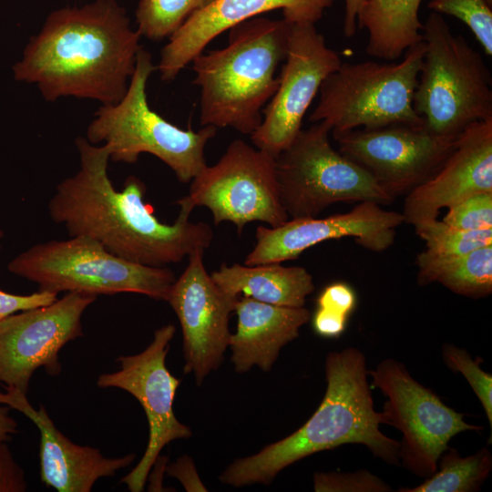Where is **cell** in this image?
<instances>
[{"mask_svg": "<svg viewBox=\"0 0 492 492\" xmlns=\"http://www.w3.org/2000/svg\"><path fill=\"white\" fill-rule=\"evenodd\" d=\"M76 146L79 169L56 186L48 203L51 220L70 237L93 239L118 257L152 267L180 262L196 250L210 247L212 230L205 222L190 220L195 207L188 196L177 201L175 221L163 223L145 202L147 189L140 179L129 176L121 191L114 188L105 145L78 137Z\"/></svg>", "mask_w": 492, "mask_h": 492, "instance_id": "1", "label": "cell"}, {"mask_svg": "<svg viewBox=\"0 0 492 492\" xmlns=\"http://www.w3.org/2000/svg\"><path fill=\"white\" fill-rule=\"evenodd\" d=\"M141 35L116 0H94L51 12L12 67L47 101L74 97L101 105L127 92Z\"/></svg>", "mask_w": 492, "mask_h": 492, "instance_id": "2", "label": "cell"}, {"mask_svg": "<svg viewBox=\"0 0 492 492\" xmlns=\"http://www.w3.org/2000/svg\"><path fill=\"white\" fill-rule=\"evenodd\" d=\"M367 376L359 349L331 352L325 361L326 391L309 420L292 435L234 461L220 480L235 487L268 485L288 466L345 444L365 446L375 457L399 466L400 443L380 430L384 417L374 409Z\"/></svg>", "mask_w": 492, "mask_h": 492, "instance_id": "3", "label": "cell"}, {"mask_svg": "<svg viewBox=\"0 0 492 492\" xmlns=\"http://www.w3.org/2000/svg\"><path fill=\"white\" fill-rule=\"evenodd\" d=\"M291 23L255 16L229 29L225 47L192 59L201 126L245 135L257 129L279 85L275 74L286 57Z\"/></svg>", "mask_w": 492, "mask_h": 492, "instance_id": "4", "label": "cell"}, {"mask_svg": "<svg viewBox=\"0 0 492 492\" xmlns=\"http://www.w3.org/2000/svg\"><path fill=\"white\" fill-rule=\"evenodd\" d=\"M155 69L150 53L141 47L126 94L116 104L101 105L86 138L105 145L115 162L134 164L140 154H151L169 166L180 182L188 183L207 165L205 147L217 128L184 129L152 110L146 88Z\"/></svg>", "mask_w": 492, "mask_h": 492, "instance_id": "5", "label": "cell"}, {"mask_svg": "<svg viewBox=\"0 0 492 492\" xmlns=\"http://www.w3.org/2000/svg\"><path fill=\"white\" fill-rule=\"evenodd\" d=\"M423 26L425 50L413 107L425 128L456 136L472 123L492 118V76L482 55L454 35L440 14L431 12Z\"/></svg>", "mask_w": 492, "mask_h": 492, "instance_id": "6", "label": "cell"}, {"mask_svg": "<svg viewBox=\"0 0 492 492\" xmlns=\"http://www.w3.org/2000/svg\"><path fill=\"white\" fill-rule=\"evenodd\" d=\"M425 50L422 40L400 62L342 63L323 81L310 121L326 123L333 135L392 125L424 127L413 97Z\"/></svg>", "mask_w": 492, "mask_h": 492, "instance_id": "7", "label": "cell"}, {"mask_svg": "<svg viewBox=\"0 0 492 492\" xmlns=\"http://www.w3.org/2000/svg\"><path fill=\"white\" fill-rule=\"evenodd\" d=\"M7 270L57 294L135 292L163 301L176 280L169 268L124 260L85 236L36 244L10 261Z\"/></svg>", "mask_w": 492, "mask_h": 492, "instance_id": "8", "label": "cell"}, {"mask_svg": "<svg viewBox=\"0 0 492 492\" xmlns=\"http://www.w3.org/2000/svg\"><path fill=\"white\" fill-rule=\"evenodd\" d=\"M330 127L321 121L301 129L275 158L282 206L289 219L317 217L339 202L388 205L387 194L364 169L331 145Z\"/></svg>", "mask_w": 492, "mask_h": 492, "instance_id": "9", "label": "cell"}, {"mask_svg": "<svg viewBox=\"0 0 492 492\" xmlns=\"http://www.w3.org/2000/svg\"><path fill=\"white\" fill-rule=\"evenodd\" d=\"M368 375L387 399L382 410L384 424L403 436L400 464L416 477L426 478L436 472L439 457L456 435L483 429L466 422L463 414L443 403L396 360H383L368 370Z\"/></svg>", "mask_w": 492, "mask_h": 492, "instance_id": "10", "label": "cell"}, {"mask_svg": "<svg viewBox=\"0 0 492 492\" xmlns=\"http://www.w3.org/2000/svg\"><path fill=\"white\" fill-rule=\"evenodd\" d=\"M187 196L194 207L210 210L215 225L231 221L238 234L251 221L277 227L289 220L275 158L242 139L231 142L217 163L206 165L193 178Z\"/></svg>", "mask_w": 492, "mask_h": 492, "instance_id": "11", "label": "cell"}, {"mask_svg": "<svg viewBox=\"0 0 492 492\" xmlns=\"http://www.w3.org/2000/svg\"><path fill=\"white\" fill-rule=\"evenodd\" d=\"M175 333L173 324L159 328L145 350L134 355L118 356L116 361L119 369L102 374L97 380L100 388L116 387L132 395L148 419L149 435L145 453L137 466L120 479L131 492L144 489L152 466L165 446L191 436L190 428L177 419L173 410L180 381L166 366L169 343Z\"/></svg>", "mask_w": 492, "mask_h": 492, "instance_id": "12", "label": "cell"}, {"mask_svg": "<svg viewBox=\"0 0 492 492\" xmlns=\"http://www.w3.org/2000/svg\"><path fill=\"white\" fill-rule=\"evenodd\" d=\"M278 87L251 135L255 148L274 158L302 129V118L323 81L343 63L313 23H291L288 47Z\"/></svg>", "mask_w": 492, "mask_h": 492, "instance_id": "13", "label": "cell"}, {"mask_svg": "<svg viewBox=\"0 0 492 492\" xmlns=\"http://www.w3.org/2000/svg\"><path fill=\"white\" fill-rule=\"evenodd\" d=\"M95 295L67 292L51 304L11 314L0 321V384L27 394L34 373L62 370L60 350L84 335L81 318Z\"/></svg>", "mask_w": 492, "mask_h": 492, "instance_id": "14", "label": "cell"}, {"mask_svg": "<svg viewBox=\"0 0 492 492\" xmlns=\"http://www.w3.org/2000/svg\"><path fill=\"white\" fill-rule=\"evenodd\" d=\"M333 136L339 151L368 171L394 199L429 179L451 152L456 137L408 125L357 128Z\"/></svg>", "mask_w": 492, "mask_h": 492, "instance_id": "15", "label": "cell"}, {"mask_svg": "<svg viewBox=\"0 0 492 492\" xmlns=\"http://www.w3.org/2000/svg\"><path fill=\"white\" fill-rule=\"evenodd\" d=\"M203 250L190 253L188 265L172 284L167 302L179 321L183 334L184 373H192L200 385L216 370L230 344V315L239 297L219 288L207 272Z\"/></svg>", "mask_w": 492, "mask_h": 492, "instance_id": "16", "label": "cell"}, {"mask_svg": "<svg viewBox=\"0 0 492 492\" xmlns=\"http://www.w3.org/2000/svg\"><path fill=\"white\" fill-rule=\"evenodd\" d=\"M404 222L402 213L364 201L345 213L289 219L277 227L260 225L255 233L256 244L244 264L281 263L298 258L318 243L344 237L354 239L369 251H383L393 245L396 230Z\"/></svg>", "mask_w": 492, "mask_h": 492, "instance_id": "17", "label": "cell"}, {"mask_svg": "<svg viewBox=\"0 0 492 492\" xmlns=\"http://www.w3.org/2000/svg\"><path fill=\"white\" fill-rule=\"evenodd\" d=\"M484 192H492V118L472 123L456 135L441 167L406 194L402 214L415 226Z\"/></svg>", "mask_w": 492, "mask_h": 492, "instance_id": "18", "label": "cell"}, {"mask_svg": "<svg viewBox=\"0 0 492 492\" xmlns=\"http://www.w3.org/2000/svg\"><path fill=\"white\" fill-rule=\"evenodd\" d=\"M333 1L212 0L169 37L156 67L162 80H173L215 37L241 22L267 12L282 10L283 19L289 22L315 24Z\"/></svg>", "mask_w": 492, "mask_h": 492, "instance_id": "19", "label": "cell"}, {"mask_svg": "<svg viewBox=\"0 0 492 492\" xmlns=\"http://www.w3.org/2000/svg\"><path fill=\"white\" fill-rule=\"evenodd\" d=\"M0 405L25 415L40 433V479L58 492H89L101 477H113L132 464L136 456L105 457L99 449L73 443L55 425L44 405L36 409L26 394L13 386H4Z\"/></svg>", "mask_w": 492, "mask_h": 492, "instance_id": "20", "label": "cell"}, {"mask_svg": "<svg viewBox=\"0 0 492 492\" xmlns=\"http://www.w3.org/2000/svg\"><path fill=\"white\" fill-rule=\"evenodd\" d=\"M236 333L231 335L229 347L237 373L248 372L257 365L269 372L281 349L299 336L300 329L311 319L303 307H286L240 296L235 306Z\"/></svg>", "mask_w": 492, "mask_h": 492, "instance_id": "21", "label": "cell"}, {"mask_svg": "<svg viewBox=\"0 0 492 492\" xmlns=\"http://www.w3.org/2000/svg\"><path fill=\"white\" fill-rule=\"evenodd\" d=\"M210 276L220 290L231 296L242 295L278 306L303 307L315 288L313 276L305 268L275 262L222 263Z\"/></svg>", "mask_w": 492, "mask_h": 492, "instance_id": "22", "label": "cell"}, {"mask_svg": "<svg viewBox=\"0 0 492 492\" xmlns=\"http://www.w3.org/2000/svg\"><path fill=\"white\" fill-rule=\"evenodd\" d=\"M422 0H366L357 15V26L368 32L365 52L394 61L423 40L418 11Z\"/></svg>", "mask_w": 492, "mask_h": 492, "instance_id": "23", "label": "cell"}, {"mask_svg": "<svg viewBox=\"0 0 492 492\" xmlns=\"http://www.w3.org/2000/svg\"><path fill=\"white\" fill-rule=\"evenodd\" d=\"M417 282H439L453 292L482 298L492 292V244L464 254L421 251L415 261Z\"/></svg>", "mask_w": 492, "mask_h": 492, "instance_id": "24", "label": "cell"}, {"mask_svg": "<svg viewBox=\"0 0 492 492\" xmlns=\"http://www.w3.org/2000/svg\"><path fill=\"white\" fill-rule=\"evenodd\" d=\"M492 469V455L483 447L462 456L456 448L447 447L439 457L437 469L423 483L414 487H401L399 492H475L478 491Z\"/></svg>", "mask_w": 492, "mask_h": 492, "instance_id": "25", "label": "cell"}, {"mask_svg": "<svg viewBox=\"0 0 492 492\" xmlns=\"http://www.w3.org/2000/svg\"><path fill=\"white\" fill-rule=\"evenodd\" d=\"M212 0H139L137 30L141 36L161 40L172 36L191 15Z\"/></svg>", "mask_w": 492, "mask_h": 492, "instance_id": "26", "label": "cell"}, {"mask_svg": "<svg viewBox=\"0 0 492 492\" xmlns=\"http://www.w3.org/2000/svg\"><path fill=\"white\" fill-rule=\"evenodd\" d=\"M414 227L415 233L425 241V250L439 254H464L492 244V228L467 231L437 219Z\"/></svg>", "mask_w": 492, "mask_h": 492, "instance_id": "27", "label": "cell"}, {"mask_svg": "<svg viewBox=\"0 0 492 492\" xmlns=\"http://www.w3.org/2000/svg\"><path fill=\"white\" fill-rule=\"evenodd\" d=\"M432 12L452 15L466 25L487 56H492V7L486 0H431Z\"/></svg>", "mask_w": 492, "mask_h": 492, "instance_id": "28", "label": "cell"}, {"mask_svg": "<svg viewBox=\"0 0 492 492\" xmlns=\"http://www.w3.org/2000/svg\"><path fill=\"white\" fill-rule=\"evenodd\" d=\"M443 359L447 367L463 374L481 403L492 427V375L480 366V358L474 360L469 353L451 343L442 349Z\"/></svg>", "mask_w": 492, "mask_h": 492, "instance_id": "29", "label": "cell"}, {"mask_svg": "<svg viewBox=\"0 0 492 492\" xmlns=\"http://www.w3.org/2000/svg\"><path fill=\"white\" fill-rule=\"evenodd\" d=\"M316 492H388L390 486L367 470L351 473L319 472L313 475Z\"/></svg>", "mask_w": 492, "mask_h": 492, "instance_id": "30", "label": "cell"}, {"mask_svg": "<svg viewBox=\"0 0 492 492\" xmlns=\"http://www.w3.org/2000/svg\"><path fill=\"white\" fill-rule=\"evenodd\" d=\"M444 222L462 230L492 228V192L478 193L447 209Z\"/></svg>", "mask_w": 492, "mask_h": 492, "instance_id": "31", "label": "cell"}, {"mask_svg": "<svg viewBox=\"0 0 492 492\" xmlns=\"http://www.w3.org/2000/svg\"><path fill=\"white\" fill-rule=\"evenodd\" d=\"M56 300L57 293L48 291L16 295L0 290V321L21 311L51 304Z\"/></svg>", "mask_w": 492, "mask_h": 492, "instance_id": "32", "label": "cell"}, {"mask_svg": "<svg viewBox=\"0 0 492 492\" xmlns=\"http://www.w3.org/2000/svg\"><path fill=\"white\" fill-rule=\"evenodd\" d=\"M26 488L24 470L5 442H0V492H24Z\"/></svg>", "mask_w": 492, "mask_h": 492, "instance_id": "33", "label": "cell"}, {"mask_svg": "<svg viewBox=\"0 0 492 492\" xmlns=\"http://www.w3.org/2000/svg\"><path fill=\"white\" fill-rule=\"evenodd\" d=\"M356 298L353 289L345 283L335 282L328 285L320 293L318 307L328 309L347 316L355 305Z\"/></svg>", "mask_w": 492, "mask_h": 492, "instance_id": "34", "label": "cell"}, {"mask_svg": "<svg viewBox=\"0 0 492 492\" xmlns=\"http://www.w3.org/2000/svg\"><path fill=\"white\" fill-rule=\"evenodd\" d=\"M166 472L176 477L187 491H207L199 477L193 460L189 456H182L175 463L167 466Z\"/></svg>", "mask_w": 492, "mask_h": 492, "instance_id": "35", "label": "cell"}, {"mask_svg": "<svg viewBox=\"0 0 492 492\" xmlns=\"http://www.w3.org/2000/svg\"><path fill=\"white\" fill-rule=\"evenodd\" d=\"M346 318L342 313L318 307L313 317V329L321 336L337 337L344 331Z\"/></svg>", "mask_w": 492, "mask_h": 492, "instance_id": "36", "label": "cell"}, {"mask_svg": "<svg viewBox=\"0 0 492 492\" xmlns=\"http://www.w3.org/2000/svg\"><path fill=\"white\" fill-rule=\"evenodd\" d=\"M366 0H344V18L343 32L347 37L353 36L357 29V15Z\"/></svg>", "mask_w": 492, "mask_h": 492, "instance_id": "37", "label": "cell"}, {"mask_svg": "<svg viewBox=\"0 0 492 492\" xmlns=\"http://www.w3.org/2000/svg\"><path fill=\"white\" fill-rule=\"evenodd\" d=\"M17 432V423L9 415V407L0 405V442L8 441Z\"/></svg>", "mask_w": 492, "mask_h": 492, "instance_id": "38", "label": "cell"}, {"mask_svg": "<svg viewBox=\"0 0 492 492\" xmlns=\"http://www.w3.org/2000/svg\"><path fill=\"white\" fill-rule=\"evenodd\" d=\"M152 467H154V470L150 476L149 490L162 491V477L164 472H166L167 457L159 456Z\"/></svg>", "mask_w": 492, "mask_h": 492, "instance_id": "39", "label": "cell"}, {"mask_svg": "<svg viewBox=\"0 0 492 492\" xmlns=\"http://www.w3.org/2000/svg\"><path fill=\"white\" fill-rule=\"evenodd\" d=\"M486 2L490 7H492V0H486Z\"/></svg>", "mask_w": 492, "mask_h": 492, "instance_id": "40", "label": "cell"}, {"mask_svg": "<svg viewBox=\"0 0 492 492\" xmlns=\"http://www.w3.org/2000/svg\"><path fill=\"white\" fill-rule=\"evenodd\" d=\"M4 236V232L2 230H0V240L3 238ZM0 249H1V244H0Z\"/></svg>", "mask_w": 492, "mask_h": 492, "instance_id": "41", "label": "cell"}]
</instances>
